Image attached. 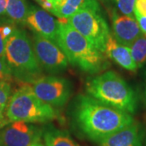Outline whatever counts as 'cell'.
Listing matches in <instances>:
<instances>
[{
	"label": "cell",
	"instance_id": "cell-9",
	"mask_svg": "<svg viewBox=\"0 0 146 146\" xmlns=\"http://www.w3.org/2000/svg\"><path fill=\"white\" fill-rule=\"evenodd\" d=\"M43 129L23 121L11 122L0 131L2 146H33L42 141Z\"/></svg>",
	"mask_w": 146,
	"mask_h": 146
},
{
	"label": "cell",
	"instance_id": "cell-13",
	"mask_svg": "<svg viewBox=\"0 0 146 146\" xmlns=\"http://www.w3.org/2000/svg\"><path fill=\"white\" fill-rule=\"evenodd\" d=\"M105 54L109 58L127 71L135 72L138 69L131 57L129 47L119 43L111 33L106 43Z\"/></svg>",
	"mask_w": 146,
	"mask_h": 146
},
{
	"label": "cell",
	"instance_id": "cell-10",
	"mask_svg": "<svg viewBox=\"0 0 146 146\" xmlns=\"http://www.w3.org/2000/svg\"><path fill=\"white\" fill-rule=\"evenodd\" d=\"M26 25L33 33L56 42L58 33L57 20L46 10L35 6H29Z\"/></svg>",
	"mask_w": 146,
	"mask_h": 146
},
{
	"label": "cell",
	"instance_id": "cell-27",
	"mask_svg": "<svg viewBox=\"0 0 146 146\" xmlns=\"http://www.w3.org/2000/svg\"><path fill=\"white\" fill-rule=\"evenodd\" d=\"M145 102H146V86H145Z\"/></svg>",
	"mask_w": 146,
	"mask_h": 146
},
{
	"label": "cell",
	"instance_id": "cell-24",
	"mask_svg": "<svg viewBox=\"0 0 146 146\" xmlns=\"http://www.w3.org/2000/svg\"><path fill=\"white\" fill-rule=\"evenodd\" d=\"M7 0H0V20H3L6 16Z\"/></svg>",
	"mask_w": 146,
	"mask_h": 146
},
{
	"label": "cell",
	"instance_id": "cell-11",
	"mask_svg": "<svg viewBox=\"0 0 146 146\" xmlns=\"http://www.w3.org/2000/svg\"><path fill=\"white\" fill-rule=\"evenodd\" d=\"M110 18L113 36L120 44L130 46L131 44L142 34L135 17L121 15L115 9H112Z\"/></svg>",
	"mask_w": 146,
	"mask_h": 146
},
{
	"label": "cell",
	"instance_id": "cell-12",
	"mask_svg": "<svg viewBox=\"0 0 146 146\" xmlns=\"http://www.w3.org/2000/svg\"><path fill=\"white\" fill-rule=\"evenodd\" d=\"M145 130L141 123L133 122L130 125L106 136L99 141V146H143Z\"/></svg>",
	"mask_w": 146,
	"mask_h": 146
},
{
	"label": "cell",
	"instance_id": "cell-3",
	"mask_svg": "<svg viewBox=\"0 0 146 146\" xmlns=\"http://www.w3.org/2000/svg\"><path fill=\"white\" fill-rule=\"evenodd\" d=\"M89 96L104 104L131 115L137 109L135 91L118 73L108 71L95 76L87 83Z\"/></svg>",
	"mask_w": 146,
	"mask_h": 146
},
{
	"label": "cell",
	"instance_id": "cell-21",
	"mask_svg": "<svg viewBox=\"0 0 146 146\" xmlns=\"http://www.w3.org/2000/svg\"><path fill=\"white\" fill-rule=\"evenodd\" d=\"M12 80V73L5 57L0 58V81L11 82Z\"/></svg>",
	"mask_w": 146,
	"mask_h": 146
},
{
	"label": "cell",
	"instance_id": "cell-26",
	"mask_svg": "<svg viewBox=\"0 0 146 146\" xmlns=\"http://www.w3.org/2000/svg\"><path fill=\"white\" fill-rule=\"evenodd\" d=\"M143 146H146V136H145V140H144V145Z\"/></svg>",
	"mask_w": 146,
	"mask_h": 146
},
{
	"label": "cell",
	"instance_id": "cell-18",
	"mask_svg": "<svg viewBox=\"0 0 146 146\" xmlns=\"http://www.w3.org/2000/svg\"><path fill=\"white\" fill-rule=\"evenodd\" d=\"M16 29V25L9 20H0V58L5 57L7 42Z\"/></svg>",
	"mask_w": 146,
	"mask_h": 146
},
{
	"label": "cell",
	"instance_id": "cell-8",
	"mask_svg": "<svg viewBox=\"0 0 146 146\" xmlns=\"http://www.w3.org/2000/svg\"><path fill=\"white\" fill-rule=\"evenodd\" d=\"M32 89L38 98L52 106H62L72 95V86L68 80L54 76H41L35 80Z\"/></svg>",
	"mask_w": 146,
	"mask_h": 146
},
{
	"label": "cell",
	"instance_id": "cell-17",
	"mask_svg": "<svg viewBox=\"0 0 146 146\" xmlns=\"http://www.w3.org/2000/svg\"><path fill=\"white\" fill-rule=\"evenodd\" d=\"M131 57L136 63L137 68H142L146 62V36L141 34L130 45Z\"/></svg>",
	"mask_w": 146,
	"mask_h": 146
},
{
	"label": "cell",
	"instance_id": "cell-16",
	"mask_svg": "<svg viewBox=\"0 0 146 146\" xmlns=\"http://www.w3.org/2000/svg\"><path fill=\"white\" fill-rule=\"evenodd\" d=\"M29 6L25 0H7L6 16L15 25H26Z\"/></svg>",
	"mask_w": 146,
	"mask_h": 146
},
{
	"label": "cell",
	"instance_id": "cell-2",
	"mask_svg": "<svg viewBox=\"0 0 146 146\" xmlns=\"http://www.w3.org/2000/svg\"><path fill=\"white\" fill-rule=\"evenodd\" d=\"M56 43L68 62L84 72L96 74L109 66L104 53L100 51L84 36L72 27L65 19L58 20Z\"/></svg>",
	"mask_w": 146,
	"mask_h": 146
},
{
	"label": "cell",
	"instance_id": "cell-25",
	"mask_svg": "<svg viewBox=\"0 0 146 146\" xmlns=\"http://www.w3.org/2000/svg\"><path fill=\"white\" fill-rule=\"evenodd\" d=\"M63 0H49V2L54 6V8L56 6L58 5L61 2H63Z\"/></svg>",
	"mask_w": 146,
	"mask_h": 146
},
{
	"label": "cell",
	"instance_id": "cell-20",
	"mask_svg": "<svg viewBox=\"0 0 146 146\" xmlns=\"http://www.w3.org/2000/svg\"><path fill=\"white\" fill-rule=\"evenodd\" d=\"M11 94V86L8 81H0V105L7 106Z\"/></svg>",
	"mask_w": 146,
	"mask_h": 146
},
{
	"label": "cell",
	"instance_id": "cell-7",
	"mask_svg": "<svg viewBox=\"0 0 146 146\" xmlns=\"http://www.w3.org/2000/svg\"><path fill=\"white\" fill-rule=\"evenodd\" d=\"M32 44L41 68L49 73L61 72L68 65V60L56 42L33 33Z\"/></svg>",
	"mask_w": 146,
	"mask_h": 146
},
{
	"label": "cell",
	"instance_id": "cell-28",
	"mask_svg": "<svg viewBox=\"0 0 146 146\" xmlns=\"http://www.w3.org/2000/svg\"><path fill=\"white\" fill-rule=\"evenodd\" d=\"M0 146H2V143H1V138H0Z\"/></svg>",
	"mask_w": 146,
	"mask_h": 146
},
{
	"label": "cell",
	"instance_id": "cell-15",
	"mask_svg": "<svg viewBox=\"0 0 146 146\" xmlns=\"http://www.w3.org/2000/svg\"><path fill=\"white\" fill-rule=\"evenodd\" d=\"M42 141L45 146H80L67 131L54 127L43 129Z\"/></svg>",
	"mask_w": 146,
	"mask_h": 146
},
{
	"label": "cell",
	"instance_id": "cell-29",
	"mask_svg": "<svg viewBox=\"0 0 146 146\" xmlns=\"http://www.w3.org/2000/svg\"><path fill=\"white\" fill-rule=\"evenodd\" d=\"M36 1H37V0H36Z\"/></svg>",
	"mask_w": 146,
	"mask_h": 146
},
{
	"label": "cell",
	"instance_id": "cell-5",
	"mask_svg": "<svg viewBox=\"0 0 146 146\" xmlns=\"http://www.w3.org/2000/svg\"><path fill=\"white\" fill-rule=\"evenodd\" d=\"M5 113L11 123H46L58 119V112L52 106L38 98L28 84H23L11 96Z\"/></svg>",
	"mask_w": 146,
	"mask_h": 146
},
{
	"label": "cell",
	"instance_id": "cell-1",
	"mask_svg": "<svg viewBox=\"0 0 146 146\" xmlns=\"http://www.w3.org/2000/svg\"><path fill=\"white\" fill-rule=\"evenodd\" d=\"M73 122L80 132L90 141L99 142L134 122L132 115L87 95L76 100Z\"/></svg>",
	"mask_w": 146,
	"mask_h": 146
},
{
	"label": "cell",
	"instance_id": "cell-14",
	"mask_svg": "<svg viewBox=\"0 0 146 146\" xmlns=\"http://www.w3.org/2000/svg\"><path fill=\"white\" fill-rule=\"evenodd\" d=\"M85 9L101 10L97 0H63L54 8L51 14L58 19L68 20L76 12Z\"/></svg>",
	"mask_w": 146,
	"mask_h": 146
},
{
	"label": "cell",
	"instance_id": "cell-19",
	"mask_svg": "<svg viewBox=\"0 0 146 146\" xmlns=\"http://www.w3.org/2000/svg\"><path fill=\"white\" fill-rule=\"evenodd\" d=\"M136 0H114L115 5L123 15L134 17V9Z\"/></svg>",
	"mask_w": 146,
	"mask_h": 146
},
{
	"label": "cell",
	"instance_id": "cell-4",
	"mask_svg": "<svg viewBox=\"0 0 146 146\" xmlns=\"http://www.w3.org/2000/svg\"><path fill=\"white\" fill-rule=\"evenodd\" d=\"M5 58L12 76L25 83H33L42 76V69L36 59L32 41L27 33L17 29L8 38Z\"/></svg>",
	"mask_w": 146,
	"mask_h": 146
},
{
	"label": "cell",
	"instance_id": "cell-6",
	"mask_svg": "<svg viewBox=\"0 0 146 146\" xmlns=\"http://www.w3.org/2000/svg\"><path fill=\"white\" fill-rule=\"evenodd\" d=\"M67 22L91 42L94 46L105 54L106 43L110 32L101 10L80 11L68 18Z\"/></svg>",
	"mask_w": 146,
	"mask_h": 146
},
{
	"label": "cell",
	"instance_id": "cell-23",
	"mask_svg": "<svg viewBox=\"0 0 146 146\" xmlns=\"http://www.w3.org/2000/svg\"><path fill=\"white\" fill-rule=\"evenodd\" d=\"M135 17H136V20L137 21V23L140 26L142 33L146 36V16L135 15Z\"/></svg>",
	"mask_w": 146,
	"mask_h": 146
},
{
	"label": "cell",
	"instance_id": "cell-22",
	"mask_svg": "<svg viewBox=\"0 0 146 146\" xmlns=\"http://www.w3.org/2000/svg\"><path fill=\"white\" fill-rule=\"evenodd\" d=\"M134 15L146 16V0H136L135 3Z\"/></svg>",
	"mask_w": 146,
	"mask_h": 146
}]
</instances>
